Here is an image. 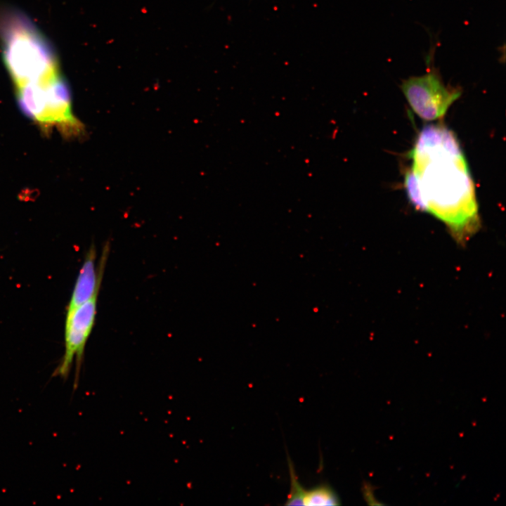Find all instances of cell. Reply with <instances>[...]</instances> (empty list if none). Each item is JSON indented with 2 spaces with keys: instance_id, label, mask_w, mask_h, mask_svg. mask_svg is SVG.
Here are the masks:
<instances>
[{
  "instance_id": "7a4b0ae2",
  "label": "cell",
  "mask_w": 506,
  "mask_h": 506,
  "mask_svg": "<svg viewBox=\"0 0 506 506\" xmlns=\"http://www.w3.org/2000/svg\"><path fill=\"white\" fill-rule=\"evenodd\" d=\"M0 39L6 67L16 87L59 72L56 53L39 30L21 13H4Z\"/></svg>"
},
{
  "instance_id": "3957f363",
  "label": "cell",
  "mask_w": 506,
  "mask_h": 506,
  "mask_svg": "<svg viewBox=\"0 0 506 506\" xmlns=\"http://www.w3.org/2000/svg\"><path fill=\"white\" fill-rule=\"evenodd\" d=\"M401 89L413 110L427 121L443 117L461 93L445 85L434 71L404 80Z\"/></svg>"
},
{
  "instance_id": "5b68a950",
  "label": "cell",
  "mask_w": 506,
  "mask_h": 506,
  "mask_svg": "<svg viewBox=\"0 0 506 506\" xmlns=\"http://www.w3.org/2000/svg\"><path fill=\"white\" fill-rule=\"evenodd\" d=\"M37 122L44 126L57 125L70 136H77L84 131L83 124L72 110L69 85L60 72L43 82L41 106Z\"/></svg>"
},
{
  "instance_id": "6da1fadb",
  "label": "cell",
  "mask_w": 506,
  "mask_h": 506,
  "mask_svg": "<svg viewBox=\"0 0 506 506\" xmlns=\"http://www.w3.org/2000/svg\"><path fill=\"white\" fill-rule=\"evenodd\" d=\"M405 188L410 202L443 221L460 242L479 226L475 190L466 160L453 133L427 125L409 153Z\"/></svg>"
},
{
  "instance_id": "9c48e42d",
  "label": "cell",
  "mask_w": 506,
  "mask_h": 506,
  "mask_svg": "<svg viewBox=\"0 0 506 506\" xmlns=\"http://www.w3.org/2000/svg\"><path fill=\"white\" fill-rule=\"evenodd\" d=\"M363 489L365 498L370 505H372V501H374L375 505H380L374 499L370 484H364V488Z\"/></svg>"
},
{
  "instance_id": "ba28073f",
  "label": "cell",
  "mask_w": 506,
  "mask_h": 506,
  "mask_svg": "<svg viewBox=\"0 0 506 506\" xmlns=\"http://www.w3.org/2000/svg\"><path fill=\"white\" fill-rule=\"evenodd\" d=\"M288 465L290 476V491L285 505H303V498L305 489L299 484L290 458H288Z\"/></svg>"
},
{
  "instance_id": "8992f818",
  "label": "cell",
  "mask_w": 506,
  "mask_h": 506,
  "mask_svg": "<svg viewBox=\"0 0 506 506\" xmlns=\"http://www.w3.org/2000/svg\"><path fill=\"white\" fill-rule=\"evenodd\" d=\"M109 249L108 244L103 249L99 268L96 271L95 265L96 252L93 245L89 248L77 276L67 312L74 310L98 293Z\"/></svg>"
},
{
  "instance_id": "277c9868",
  "label": "cell",
  "mask_w": 506,
  "mask_h": 506,
  "mask_svg": "<svg viewBox=\"0 0 506 506\" xmlns=\"http://www.w3.org/2000/svg\"><path fill=\"white\" fill-rule=\"evenodd\" d=\"M98 293L91 299L67 312L65 325V352L53 376L67 379L75 360L77 388L85 345L95 323Z\"/></svg>"
},
{
  "instance_id": "52a82bcc",
  "label": "cell",
  "mask_w": 506,
  "mask_h": 506,
  "mask_svg": "<svg viewBox=\"0 0 506 506\" xmlns=\"http://www.w3.org/2000/svg\"><path fill=\"white\" fill-rule=\"evenodd\" d=\"M340 505L335 491L327 484H320L309 490H305L303 505L326 506Z\"/></svg>"
}]
</instances>
